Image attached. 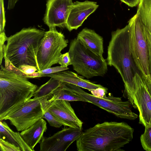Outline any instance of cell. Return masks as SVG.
<instances>
[{
    "mask_svg": "<svg viewBox=\"0 0 151 151\" xmlns=\"http://www.w3.org/2000/svg\"><path fill=\"white\" fill-rule=\"evenodd\" d=\"M0 32H5L6 21L4 6V0H0Z\"/></svg>",
    "mask_w": 151,
    "mask_h": 151,
    "instance_id": "obj_26",
    "label": "cell"
},
{
    "mask_svg": "<svg viewBox=\"0 0 151 151\" xmlns=\"http://www.w3.org/2000/svg\"><path fill=\"white\" fill-rule=\"evenodd\" d=\"M76 38L91 51L104 59L103 38L94 30L84 28L78 33Z\"/></svg>",
    "mask_w": 151,
    "mask_h": 151,
    "instance_id": "obj_16",
    "label": "cell"
},
{
    "mask_svg": "<svg viewBox=\"0 0 151 151\" xmlns=\"http://www.w3.org/2000/svg\"><path fill=\"white\" fill-rule=\"evenodd\" d=\"M128 24L130 27L129 49L134 62L141 76H150L145 26L137 13Z\"/></svg>",
    "mask_w": 151,
    "mask_h": 151,
    "instance_id": "obj_6",
    "label": "cell"
},
{
    "mask_svg": "<svg viewBox=\"0 0 151 151\" xmlns=\"http://www.w3.org/2000/svg\"><path fill=\"white\" fill-rule=\"evenodd\" d=\"M69 101L61 100L53 101L49 103L47 110L62 122L65 126L82 129L83 122Z\"/></svg>",
    "mask_w": 151,
    "mask_h": 151,
    "instance_id": "obj_14",
    "label": "cell"
},
{
    "mask_svg": "<svg viewBox=\"0 0 151 151\" xmlns=\"http://www.w3.org/2000/svg\"><path fill=\"white\" fill-rule=\"evenodd\" d=\"M72 0H48L43 18L45 23L49 28L65 27Z\"/></svg>",
    "mask_w": 151,
    "mask_h": 151,
    "instance_id": "obj_12",
    "label": "cell"
},
{
    "mask_svg": "<svg viewBox=\"0 0 151 151\" xmlns=\"http://www.w3.org/2000/svg\"><path fill=\"white\" fill-rule=\"evenodd\" d=\"M62 82L56 79L51 78L47 82L37 88L32 97L38 98L49 96L51 98L52 92L60 86Z\"/></svg>",
    "mask_w": 151,
    "mask_h": 151,
    "instance_id": "obj_21",
    "label": "cell"
},
{
    "mask_svg": "<svg viewBox=\"0 0 151 151\" xmlns=\"http://www.w3.org/2000/svg\"><path fill=\"white\" fill-rule=\"evenodd\" d=\"M58 63L60 66L64 67H68L70 65H71V59L68 52L62 54L60 56Z\"/></svg>",
    "mask_w": 151,
    "mask_h": 151,
    "instance_id": "obj_29",
    "label": "cell"
},
{
    "mask_svg": "<svg viewBox=\"0 0 151 151\" xmlns=\"http://www.w3.org/2000/svg\"><path fill=\"white\" fill-rule=\"evenodd\" d=\"M141 77L144 81L148 91L151 96V76H148Z\"/></svg>",
    "mask_w": 151,
    "mask_h": 151,
    "instance_id": "obj_31",
    "label": "cell"
},
{
    "mask_svg": "<svg viewBox=\"0 0 151 151\" xmlns=\"http://www.w3.org/2000/svg\"><path fill=\"white\" fill-rule=\"evenodd\" d=\"M47 129V123L41 118L30 127L22 131L20 134L25 142L34 151V147L40 143Z\"/></svg>",
    "mask_w": 151,
    "mask_h": 151,
    "instance_id": "obj_17",
    "label": "cell"
},
{
    "mask_svg": "<svg viewBox=\"0 0 151 151\" xmlns=\"http://www.w3.org/2000/svg\"><path fill=\"white\" fill-rule=\"evenodd\" d=\"M68 69L69 68L68 67H64L60 66L53 67H51L38 71L40 73L41 76L54 73Z\"/></svg>",
    "mask_w": 151,
    "mask_h": 151,
    "instance_id": "obj_28",
    "label": "cell"
},
{
    "mask_svg": "<svg viewBox=\"0 0 151 151\" xmlns=\"http://www.w3.org/2000/svg\"><path fill=\"white\" fill-rule=\"evenodd\" d=\"M68 42L64 34L58 31L56 27L49 28V30L45 32L37 52L39 71L58 63L62 54L61 52L67 47Z\"/></svg>",
    "mask_w": 151,
    "mask_h": 151,
    "instance_id": "obj_8",
    "label": "cell"
},
{
    "mask_svg": "<svg viewBox=\"0 0 151 151\" xmlns=\"http://www.w3.org/2000/svg\"><path fill=\"white\" fill-rule=\"evenodd\" d=\"M137 13L151 35V0H140Z\"/></svg>",
    "mask_w": 151,
    "mask_h": 151,
    "instance_id": "obj_20",
    "label": "cell"
},
{
    "mask_svg": "<svg viewBox=\"0 0 151 151\" xmlns=\"http://www.w3.org/2000/svg\"><path fill=\"white\" fill-rule=\"evenodd\" d=\"M1 151H21L19 147L3 139L0 138Z\"/></svg>",
    "mask_w": 151,
    "mask_h": 151,
    "instance_id": "obj_24",
    "label": "cell"
},
{
    "mask_svg": "<svg viewBox=\"0 0 151 151\" xmlns=\"http://www.w3.org/2000/svg\"><path fill=\"white\" fill-rule=\"evenodd\" d=\"M144 133L140 137L141 143L143 149L151 151V127H145Z\"/></svg>",
    "mask_w": 151,
    "mask_h": 151,
    "instance_id": "obj_22",
    "label": "cell"
},
{
    "mask_svg": "<svg viewBox=\"0 0 151 151\" xmlns=\"http://www.w3.org/2000/svg\"><path fill=\"white\" fill-rule=\"evenodd\" d=\"M68 83L70 89L91 103L121 118L134 120L138 115L131 110L132 105L129 101H123L121 98L112 96L99 98L88 93L81 87Z\"/></svg>",
    "mask_w": 151,
    "mask_h": 151,
    "instance_id": "obj_9",
    "label": "cell"
},
{
    "mask_svg": "<svg viewBox=\"0 0 151 151\" xmlns=\"http://www.w3.org/2000/svg\"><path fill=\"white\" fill-rule=\"evenodd\" d=\"M121 2L131 7L138 5L140 0H120Z\"/></svg>",
    "mask_w": 151,
    "mask_h": 151,
    "instance_id": "obj_32",
    "label": "cell"
},
{
    "mask_svg": "<svg viewBox=\"0 0 151 151\" xmlns=\"http://www.w3.org/2000/svg\"><path fill=\"white\" fill-rule=\"evenodd\" d=\"M68 52L73 69L83 77L88 79L103 76L107 72L106 60L91 51L77 38L71 41Z\"/></svg>",
    "mask_w": 151,
    "mask_h": 151,
    "instance_id": "obj_5",
    "label": "cell"
},
{
    "mask_svg": "<svg viewBox=\"0 0 151 151\" xmlns=\"http://www.w3.org/2000/svg\"><path fill=\"white\" fill-rule=\"evenodd\" d=\"M133 81L136 88L133 107L139 111V123L145 127H151V96L139 74L135 73Z\"/></svg>",
    "mask_w": 151,
    "mask_h": 151,
    "instance_id": "obj_10",
    "label": "cell"
},
{
    "mask_svg": "<svg viewBox=\"0 0 151 151\" xmlns=\"http://www.w3.org/2000/svg\"><path fill=\"white\" fill-rule=\"evenodd\" d=\"M42 118L47 120L50 125L51 126L60 128L62 125L64 126V124L62 122L47 110L45 112Z\"/></svg>",
    "mask_w": 151,
    "mask_h": 151,
    "instance_id": "obj_23",
    "label": "cell"
},
{
    "mask_svg": "<svg viewBox=\"0 0 151 151\" xmlns=\"http://www.w3.org/2000/svg\"><path fill=\"white\" fill-rule=\"evenodd\" d=\"M145 32L147 40L148 49L149 65L150 76H151V35L145 26Z\"/></svg>",
    "mask_w": 151,
    "mask_h": 151,
    "instance_id": "obj_27",
    "label": "cell"
},
{
    "mask_svg": "<svg viewBox=\"0 0 151 151\" xmlns=\"http://www.w3.org/2000/svg\"><path fill=\"white\" fill-rule=\"evenodd\" d=\"M18 69L23 73V76L25 77H26L27 75L31 74L36 71H38L36 67L26 65H21Z\"/></svg>",
    "mask_w": 151,
    "mask_h": 151,
    "instance_id": "obj_25",
    "label": "cell"
},
{
    "mask_svg": "<svg viewBox=\"0 0 151 151\" xmlns=\"http://www.w3.org/2000/svg\"><path fill=\"white\" fill-rule=\"evenodd\" d=\"M19 0H8L7 9L11 10L13 9Z\"/></svg>",
    "mask_w": 151,
    "mask_h": 151,
    "instance_id": "obj_33",
    "label": "cell"
},
{
    "mask_svg": "<svg viewBox=\"0 0 151 151\" xmlns=\"http://www.w3.org/2000/svg\"><path fill=\"white\" fill-rule=\"evenodd\" d=\"M0 70V121L22 106L32 97L37 86L27 78L9 70Z\"/></svg>",
    "mask_w": 151,
    "mask_h": 151,
    "instance_id": "obj_4",
    "label": "cell"
},
{
    "mask_svg": "<svg viewBox=\"0 0 151 151\" xmlns=\"http://www.w3.org/2000/svg\"><path fill=\"white\" fill-rule=\"evenodd\" d=\"M98 7L97 3L93 1L74 2L70 9L65 27L70 32L77 29Z\"/></svg>",
    "mask_w": 151,
    "mask_h": 151,
    "instance_id": "obj_13",
    "label": "cell"
},
{
    "mask_svg": "<svg viewBox=\"0 0 151 151\" xmlns=\"http://www.w3.org/2000/svg\"><path fill=\"white\" fill-rule=\"evenodd\" d=\"M0 138L14 145L21 151H32L23 139L20 133L13 131L4 121L0 122Z\"/></svg>",
    "mask_w": 151,
    "mask_h": 151,
    "instance_id": "obj_18",
    "label": "cell"
},
{
    "mask_svg": "<svg viewBox=\"0 0 151 151\" xmlns=\"http://www.w3.org/2000/svg\"><path fill=\"white\" fill-rule=\"evenodd\" d=\"M134 129L124 122H105L83 132L76 140L78 151H119L131 141Z\"/></svg>",
    "mask_w": 151,
    "mask_h": 151,
    "instance_id": "obj_1",
    "label": "cell"
},
{
    "mask_svg": "<svg viewBox=\"0 0 151 151\" xmlns=\"http://www.w3.org/2000/svg\"><path fill=\"white\" fill-rule=\"evenodd\" d=\"M48 77L56 79L62 82L67 83L86 89L89 91L103 86L96 84L84 79L83 76L71 71L64 70L52 74L41 75L40 77Z\"/></svg>",
    "mask_w": 151,
    "mask_h": 151,
    "instance_id": "obj_15",
    "label": "cell"
},
{
    "mask_svg": "<svg viewBox=\"0 0 151 151\" xmlns=\"http://www.w3.org/2000/svg\"><path fill=\"white\" fill-rule=\"evenodd\" d=\"M49 96L30 99L22 106L4 117L18 131L25 130L42 118L50 102Z\"/></svg>",
    "mask_w": 151,
    "mask_h": 151,
    "instance_id": "obj_7",
    "label": "cell"
},
{
    "mask_svg": "<svg viewBox=\"0 0 151 151\" xmlns=\"http://www.w3.org/2000/svg\"><path fill=\"white\" fill-rule=\"evenodd\" d=\"M45 32L35 28H24L8 37L4 46L5 65L10 64L17 69L29 65L36 67L39 71L37 52Z\"/></svg>",
    "mask_w": 151,
    "mask_h": 151,
    "instance_id": "obj_3",
    "label": "cell"
},
{
    "mask_svg": "<svg viewBox=\"0 0 151 151\" xmlns=\"http://www.w3.org/2000/svg\"><path fill=\"white\" fill-rule=\"evenodd\" d=\"M107 91L108 89L103 86L91 90L90 91L94 96L102 98L106 96V94L107 93Z\"/></svg>",
    "mask_w": 151,
    "mask_h": 151,
    "instance_id": "obj_30",
    "label": "cell"
},
{
    "mask_svg": "<svg viewBox=\"0 0 151 151\" xmlns=\"http://www.w3.org/2000/svg\"><path fill=\"white\" fill-rule=\"evenodd\" d=\"M82 129L65 127L52 136L43 137L40 142V151H65L79 137Z\"/></svg>",
    "mask_w": 151,
    "mask_h": 151,
    "instance_id": "obj_11",
    "label": "cell"
},
{
    "mask_svg": "<svg viewBox=\"0 0 151 151\" xmlns=\"http://www.w3.org/2000/svg\"><path fill=\"white\" fill-rule=\"evenodd\" d=\"M130 26L128 24L123 28L112 32L108 47L107 62L108 65L113 66L120 74L124 86L123 96L127 98L133 106L136 91L133 78L136 73L141 74L130 50Z\"/></svg>",
    "mask_w": 151,
    "mask_h": 151,
    "instance_id": "obj_2",
    "label": "cell"
},
{
    "mask_svg": "<svg viewBox=\"0 0 151 151\" xmlns=\"http://www.w3.org/2000/svg\"><path fill=\"white\" fill-rule=\"evenodd\" d=\"M61 100L68 101H87L77 93L73 91L67 83L62 82L60 86L54 91L51 97L48 99L50 103L56 100Z\"/></svg>",
    "mask_w": 151,
    "mask_h": 151,
    "instance_id": "obj_19",
    "label": "cell"
}]
</instances>
